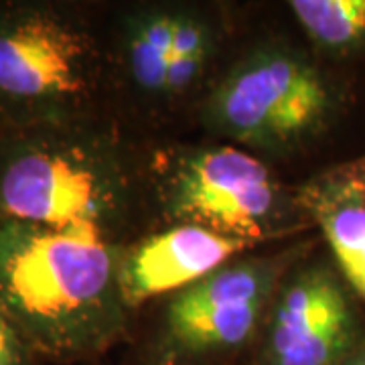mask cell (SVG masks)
I'll use <instances>...</instances> for the list:
<instances>
[{"label":"cell","mask_w":365,"mask_h":365,"mask_svg":"<svg viewBox=\"0 0 365 365\" xmlns=\"http://www.w3.org/2000/svg\"><path fill=\"white\" fill-rule=\"evenodd\" d=\"M0 276L21 311L57 321L88 311L104 297L112 258L96 222L33 227L6 248Z\"/></svg>","instance_id":"cell-1"},{"label":"cell","mask_w":365,"mask_h":365,"mask_svg":"<svg viewBox=\"0 0 365 365\" xmlns=\"http://www.w3.org/2000/svg\"><path fill=\"white\" fill-rule=\"evenodd\" d=\"M329 108V91L309 63L284 53H266L244 63L215 96V116L242 140L282 143L317 126Z\"/></svg>","instance_id":"cell-2"},{"label":"cell","mask_w":365,"mask_h":365,"mask_svg":"<svg viewBox=\"0 0 365 365\" xmlns=\"http://www.w3.org/2000/svg\"><path fill=\"white\" fill-rule=\"evenodd\" d=\"M173 207L187 223L250 242L276 207V185L258 158L232 146L185 158L173 182Z\"/></svg>","instance_id":"cell-3"},{"label":"cell","mask_w":365,"mask_h":365,"mask_svg":"<svg viewBox=\"0 0 365 365\" xmlns=\"http://www.w3.org/2000/svg\"><path fill=\"white\" fill-rule=\"evenodd\" d=\"M357 337L355 311L341 280L325 268L299 274L272 314V365H341Z\"/></svg>","instance_id":"cell-4"},{"label":"cell","mask_w":365,"mask_h":365,"mask_svg":"<svg viewBox=\"0 0 365 365\" xmlns=\"http://www.w3.org/2000/svg\"><path fill=\"white\" fill-rule=\"evenodd\" d=\"M9 215L37 227H69L96 222L104 211L108 189L102 177L63 155L31 153L14 160L0 185Z\"/></svg>","instance_id":"cell-5"},{"label":"cell","mask_w":365,"mask_h":365,"mask_svg":"<svg viewBox=\"0 0 365 365\" xmlns=\"http://www.w3.org/2000/svg\"><path fill=\"white\" fill-rule=\"evenodd\" d=\"M83 45L51 19H29L0 31V91L16 98L66 96L81 88Z\"/></svg>","instance_id":"cell-6"},{"label":"cell","mask_w":365,"mask_h":365,"mask_svg":"<svg viewBox=\"0 0 365 365\" xmlns=\"http://www.w3.org/2000/svg\"><path fill=\"white\" fill-rule=\"evenodd\" d=\"M248 242L185 223L146 240L122 266L120 288L130 304H138L175 288L195 284L220 270Z\"/></svg>","instance_id":"cell-7"},{"label":"cell","mask_w":365,"mask_h":365,"mask_svg":"<svg viewBox=\"0 0 365 365\" xmlns=\"http://www.w3.org/2000/svg\"><path fill=\"white\" fill-rule=\"evenodd\" d=\"M299 201L321 227L347 284L365 302V155L314 177Z\"/></svg>","instance_id":"cell-8"},{"label":"cell","mask_w":365,"mask_h":365,"mask_svg":"<svg viewBox=\"0 0 365 365\" xmlns=\"http://www.w3.org/2000/svg\"><path fill=\"white\" fill-rule=\"evenodd\" d=\"M264 300L211 288L185 292L170 307V329L189 347H230L246 341L258 323Z\"/></svg>","instance_id":"cell-9"},{"label":"cell","mask_w":365,"mask_h":365,"mask_svg":"<svg viewBox=\"0 0 365 365\" xmlns=\"http://www.w3.org/2000/svg\"><path fill=\"white\" fill-rule=\"evenodd\" d=\"M290 6L327 49L349 51L365 43V0H294Z\"/></svg>","instance_id":"cell-10"},{"label":"cell","mask_w":365,"mask_h":365,"mask_svg":"<svg viewBox=\"0 0 365 365\" xmlns=\"http://www.w3.org/2000/svg\"><path fill=\"white\" fill-rule=\"evenodd\" d=\"M173 19L158 14L146 19L130 41V69L144 90H167V73L173 47Z\"/></svg>","instance_id":"cell-11"},{"label":"cell","mask_w":365,"mask_h":365,"mask_svg":"<svg viewBox=\"0 0 365 365\" xmlns=\"http://www.w3.org/2000/svg\"><path fill=\"white\" fill-rule=\"evenodd\" d=\"M207 37L203 26L189 16L173 19V47L167 73V90L179 91L187 88L203 66Z\"/></svg>","instance_id":"cell-12"},{"label":"cell","mask_w":365,"mask_h":365,"mask_svg":"<svg viewBox=\"0 0 365 365\" xmlns=\"http://www.w3.org/2000/svg\"><path fill=\"white\" fill-rule=\"evenodd\" d=\"M14 361V341L11 329L0 319V365H13Z\"/></svg>","instance_id":"cell-13"},{"label":"cell","mask_w":365,"mask_h":365,"mask_svg":"<svg viewBox=\"0 0 365 365\" xmlns=\"http://www.w3.org/2000/svg\"><path fill=\"white\" fill-rule=\"evenodd\" d=\"M341 365H365V349H361V351H355L351 353L345 361Z\"/></svg>","instance_id":"cell-14"}]
</instances>
